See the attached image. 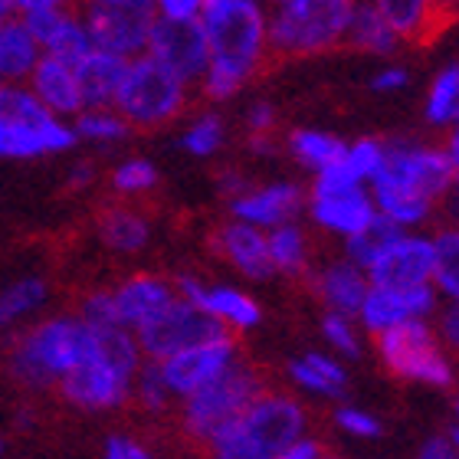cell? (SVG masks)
I'll return each instance as SVG.
<instances>
[{"label": "cell", "mask_w": 459, "mask_h": 459, "mask_svg": "<svg viewBox=\"0 0 459 459\" xmlns=\"http://www.w3.org/2000/svg\"><path fill=\"white\" fill-rule=\"evenodd\" d=\"M358 0H273L269 49L279 59L322 56L348 37Z\"/></svg>", "instance_id": "cell-4"}, {"label": "cell", "mask_w": 459, "mask_h": 459, "mask_svg": "<svg viewBox=\"0 0 459 459\" xmlns=\"http://www.w3.org/2000/svg\"><path fill=\"white\" fill-rule=\"evenodd\" d=\"M374 286H420L433 282V233L423 230H394L368 266Z\"/></svg>", "instance_id": "cell-17"}, {"label": "cell", "mask_w": 459, "mask_h": 459, "mask_svg": "<svg viewBox=\"0 0 459 459\" xmlns=\"http://www.w3.org/2000/svg\"><path fill=\"white\" fill-rule=\"evenodd\" d=\"M437 211H440L443 223H453L459 227V181H453L446 191H443L440 204H437Z\"/></svg>", "instance_id": "cell-51"}, {"label": "cell", "mask_w": 459, "mask_h": 459, "mask_svg": "<svg viewBox=\"0 0 459 459\" xmlns=\"http://www.w3.org/2000/svg\"><path fill=\"white\" fill-rule=\"evenodd\" d=\"M191 89L181 76L161 66L154 56H132L115 92V112L132 125V132H158L168 128L187 112Z\"/></svg>", "instance_id": "cell-5"}, {"label": "cell", "mask_w": 459, "mask_h": 459, "mask_svg": "<svg viewBox=\"0 0 459 459\" xmlns=\"http://www.w3.org/2000/svg\"><path fill=\"white\" fill-rule=\"evenodd\" d=\"M158 184H161V174L148 158H125L108 174V187L118 201H142L158 191Z\"/></svg>", "instance_id": "cell-36"}, {"label": "cell", "mask_w": 459, "mask_h": 459, "mask_svg": "<svg viewBox=\"0 0 459 459\" xmlns=\"http://www.w3.org/2000/svg\"><path fill=\"white\" fill-rule=\"evenodd\" d=\"M178 286V296L191 299L194 306H201L207 316L230 332V335H247L263 322V306L253 292H247L243 286H233V282H204L201 276H184L174 279Z\"/></svg>", "instance_id": "cell-15"}, {"label": "cell", "mask_w": 459, "mask_h": 459, "mask_svg": "<svg viewBox=\"0 0 459 459\" xmlns=\"http://www.w3.org/2000/svg\"><path fill=\"white\" fill-rule=\"evenodd\" d=\"M423 118L430 128H450L459 118V63L443 66L430 79L423 96Z\"/></svg>", "instance_id": "cell-32"}, {"label": "cell", "mask_w": 459, "mask_h": 459, "mask_svg": "<svg viewBox=\"0 0 459 459\" xmlns=\"http://www.w3.org/2000/svg\"><path fill=\"white\" fill-rule=\"evenodd\" d=\"M221 332L223 328L201 306L178 296L171 306L161 308L154 318H148L142 328H134V338H138L142 354L148 361H161L168 354L181 351V348H187L194 342H204V338L221 335Z\"/></svg>", "instance_id": "cell-11"}, {"label": "cell", "mask_w": 459, "mask_h": 459, "mask_svg": "<svg viewBox=\"0 0 459 459\" xmlns=\"http://www.w3.org/2000/svg\"><path fill=\"white\" fill-rule=\"evenodd\" d=\"M92 49H96V43H92V33H89L86 20H82V10L66 4V13L56 23V30L49 33L47 43H43V53L66 59V63L76 66L79 59H86Z\"/></svg>", "instance_id": "cell-33"}, {"label": "cell", "mask_w": 459, "mask_h": 459, "mask_svg": "<svg viewBox=\"0 0 459 459\" xmlns=\"http://www.w3.org/2000/svg\"><path fill=\"white\" fill-rule=\"evenodd\" d=\"M239 358H243V354H239L237 335L221 332V335L204 338V342H194V344H187V348H181V351L168 354V358L158 361V368H161L171 394L181 401V397L194 394L207 381H213L217 374H223L230 364L239 361Z\"/></svg>", "instance_id": "cell-14"}, {"label": "cell", "mask_w": 459, "mask_h": 459, "mask_svg": "<svg viewBox=\"0 0 459 459\" xmlns=\"http://www.w3.org/2000/svg\"><path fill=\"white\" fill-rule=\"evenodd\" d=\"M13 10H17V7H13V0H0V23L13 17Z\"/></svg>", "instance_id": "cell-57"}, {"label": "cell", "mask_w": 459, "mask_h": 459, "mask_svg": "<svg viewBox=\"0 0 459 459\" xmlns=\"http://www.w3.org/2000/svg\"><path fill=\"white\" fill-rule=\"evenodd\" d=\"M384 154H387V142H384V138H358V142L344 144L342 161L354 178H361V181L371 184L374 174L381 171Z\"/></svg>", "instance_id": "cell-42"}, {"label": "cell", "mask_w": 459, "mask_h": 459, "mask_svg": "<svg viewBox=\"0 0 459 459\" xmlns=\"http://www.w3.org/2000/svg\"><path fill=\"white\" fill-rule=\"evenodd\" d=\"M161 17H201L207 0H154Z\"/></svg>", "instance_id": "cell-50"}, {"label": "cell", "mask_w": 459, "mask_h": 459, "mask_svg": "<svg viewBox=\"0 0 459 459\" xmlns=\"http://www.w3.org/2000/svg\"><path fill=\"white\" fill-rule=\"evenodd\" d=\"M76 128L59 115H43L33 122L23 118H0V158H39L59 154L76 144Z\"/></svg>", "instance_id": "cell-20"}, {"label": "cell", "mask_w": 459, "mask_h": 459, "mask_svg": "<svg viewBox=\"0 0 459 459\" xmlns=\"http://www.w3.org/2000/svg\"><path fill=\"white\" fill-rule=\"evenodd\" d=\"M306 211V187L296 181H266L247 184L243 191L227 197V213L237 221H247L259 230L279 227L286 221H299Z\"/></svg>", "instance_id": "cell-19"}, {"label": "cell", "mask_w": 459, "mask_h": 459, "mask_svg": "<svg viewBox=\"0 0 459 459\" xmlns=\"http://www.w3.org/2000/svg\"><path fill=\"white\" fill-rule=\"evenodd\" d=\"M308 430V411L299 397L263 387L230 423L213 433L204 450L217 459H282Z\"/></svg>", "instance_id": "cell-2"}, {"label": "cell", "mask_w": 459, "mask_h": 459, "mask_svg": "<svg viewBox=\"0 0 459 459\" xmlns=\"http://www.w3.org/2000/svg\"><path fill=\"white\" fill-rule=\"evenodd\" d=\"M306 211L308 221L322 233L342 239V243L377 221L371 187L368 181L354 178L342 158L328 164L325 171L312 174V187L306 191Z\"/></svg>", "instance_id": "cell-8"}, {"label": "cell", "mask_w": 459, "mask_h": 459, "mask_svg": "<svg viewBox=\"0 0 459 459\" xmlns=\"http://www.w3.org/2000/svg\"><path fill=\"white\" fill-rule=\"evenodd\" d=\"M132 403L142 413H148V417H164V413L174 411L178 397H174L171 387H168V381H164V374H161V368H158V361H148V358H144L142 368L134 371Z\"/></svg>", "instance_id": "cell-35"}, {"label": "cell", "mask_w": 459, "mask_h": 459, "mask_svg": "<svg viewBox=\"0 0 459 459\" xmlns=\"http://www.w3.org/2000/svg\"><path fill=\"white\" fill-rule=\"evenodd\" d=\"M53 4H69V0H13L17 10H30V7H53Z\"/></svg>", "instance_id": "cell-55"}, {"label": "cell", "mask_w": 459, "mask_h": 459, "mask_svg": "<svg viewBox=\"0 0 459 459\" xmlns=\"http://www.w3.org/2000/svg\"><path fill=\"white\" fill-rule=\"evenodd\" d=\"M374 351L391 377L430 391H450L459 381L456 354L446 351L427 318H413L374 335Z\"/></svg>", "instance_id": "cell-6"}, {"label": "cell", "mask_w": 459, "mask_h": 459, "mask_svg": "<svg viewBox=\"0 0 459 459\" xmlns=\"http://www.w3.org/2000/svg\"><path fill=\"white\" fill-rule=\"evenodd\" d=\"M433 289L440 299H459V227L453 223L433 233Z\"/></svg>", "instance_id": "cell-34"}, {"label": "cell", "mask_w": 459, "mask_h": 459, "mask_svg": "<svg viewBox=\"0 0 459 459\" xmlns=\"http://www.w3.org/2000/svg\"><path fill=\"white\" fill-rule=\"evenodd\" d=\"M443 152L450 158V168H453V181H459V122H453L446 128V144H443Z\"/></svg>", "instance_id": "cell-52"}, {"label": "cell", "mask_w": 459, "mask_h": 459, "mask_svg": "<svg viewBox=\"0 0 459 459\" xmlns=\"http://www.w3.org/2000/svg\"><path fill=\"white\" fill-rule=\"evenodd\" d=\"M92 328L79 316H56L33 325L10 348V374L30 391L56 387L59 377L69 374L92 354Z\"/></svg>", "instance_id": "cell-3"}, {"label": "cell", "mask_w": 459, "mask_h": 459, "mask_svg": "<svg viewBox=\"0 0 459 459\" xmlns=\"http://www.w3.org/2000/svg\"><path fill=\"white\" fill-rule=\"evenodd\" d=\"M92 181H96V168L92 164H76L69 171V187L73 191H86V187H92Z\"/></svg>", "instance_id": "cell-53"}, {"label": "cell", "mask_w": 459, "mask_h": 459, "mask_svg": "<svg viewBox=\"0 0 459 459\" xmlns=\"http://www.w3.org/2000/svg\"><path fill=\"white\" fill-rule=\"evenodd\" d=\"M0 453H4V440H0Z\"/></svg>", "instance_id": "cell-58"}, {"label": "cell", "mask_w": 459, "mask_h": 459, "mask_svg": "<svg viewBox=\"0 0 459 459\" xmlns=\"http://www.w3.org/2000/svg\"><path fill=\"white\" fill-rule=\"evenodd\" d=\"M158 17L161 13L154 0H86L82 4V20L92 33V43L128 59L142 56L148 49V37Z\"/></svg>", "instance_id": "cell-10"}, {"label": "cell", "mask_w": 459, "mask_h": 459, "mask_svg": "<svg viewBox=\"0 0 459 459\" xmlns=\"http://www.w3.org/2000/svg\"><path fill=\"white\" fill-rule=\"evenodd\" d=\"M115 308H118V318L122 325L142 328L148 318H154L161 308H168L178 299V286L171 279L158 276V273H134V276L122 279L118 286L112 289Z\"/></svg>", "instance_id": "cell-23"}, {"label": "cell", "mask_w": 459, "mask_h": 459, "mask_svg": "<svg viewBox=\"0 0 459 459\" xmlns=\"http://www.w3.org/2000/svg\"><path fill=\"white\" fill-rule=\"evenodd\" d=\"M433 10L440 13V20L446 17V13H459V0H430Z\"/></svg>", "instance_id": "cell-54"}, {"label": "cell", "mask_w": 459, "mask_h": 459, "mask_svg": "<svg viewBox=\"0 0 459 459\" xmlns=\"http://www.w3.org/2000/svg\"><path fill=\"white\" fill-rule=\"evenodd\" d=\"M417 456H420V459H453V456H456L453 437H450V433H433V437H427V440L420 443Z\"/></svg>", "instance_id": "cell-49"}, {"label": "cell", "mask_w": 459, "mask_h": 459, "mask_svg": "<svg viewBox=\"0 0 459 459\" xmlns=\"http://www.w3.org/2000/svg\"><path fill=\"white\" fill-rule=\"evenodd\" d=\"M211 253L221 259L223 266H230L239 279L247 282H266L276 279L273 263H269V247H266V230L253 227L247 221L227 217L223 223L211 230Z\"/></svg>", "instance_id": "cell-18"}, {"label": "cell", "mask_w": 459, "mask_h": 459, "mask_svg": "<svg viewBox=\"0 0 459 459\" xmlns=\"http://www.w3.org/2000/svg\"><path fill=\"white\" fill-rule=\"evenodd\" d=\"M144 53L171 69L174 76H181L187 86H197L211 63L201 17H158Z\"/></svg>", "instance_id": "cell-13"}, {"label": "cell", "mask_w": 459, "mask_h": 459, "mask_svg": "<svg viewBox=\"0 0 459 459\" xmlns=\"http://www.w3.org/2000/svg\"><path fill=\"white\" fill-rule=\"evenodd\" d=\"M344 144L348 142H342L335 132H325V128H292L286 134V152L308 174H318L325 171L328 164H335L344 154Z\"/></svg>", "instance_id": "cell-30"}, {"label": "cell", "mask_w": 459, "mask_h": 459, "mask_svg": "<svg viewBox=\"0 0 459 459\" xmlns=\"http://www.w3.org/2000/svg\"><path fill=\"white\" fill-rule=\"evenodd\" d=\"M49 289L43 279H20L17 286H10L7 292H0V328L17 322V318L37 312L47 302Z\"/></svg>", "instance_id": "cell-40"}, {"label": "cell", "mask_w": 459, "mask_h": 459, "mask_svg": "<svg viewBox=\"0 0 459 459\" xmlns=\"http://www.w3.org/2000/svg\"><path fill=\"white\" fill-rule=\"evenodd\" d=\"M263 387H266L263 371L239 358L213 381L178 401V430L194 446H207L213 433L233 420Z\"/></svg>", "instance_id": "cell-7"}, {"label": "cell", "mask_w": 459, "mask_h": 459, "mask_svg": "<svg viewBox=\"0 0 459 459\" xmlns=\"http://www.w3.org/2000/svg\"><path fill=\"white\" fill-rule=\"evenodd\" d=\"M243 122H247V134H276L279 128V112L273 102L266 99H256V102H249L247 115H243Z\"/></svg>", "instance_id": "cell-45"}, {"label": "cell", "mask_w": 459, "mask_h": 459, "mask_svg": "<svg viewBox=\"0 0 459 459\" xmlns=\"http://www.w3.org/2000/svg\"><path fill=\"white\" fill-rule=\"evenodd\" d=\"M344 47L358 49V53H364V56L387 59L403 47V39L397 37V30L381 17V10L374 7L371 0H358V4H354V13H351V23H348Z\"/></svg>", "instance_id": "cell-27"}, {"label": "cell", "mask_w": 459, "mask_h": 459, "mask_svg": "<svg viewBox=\"0 0 459 459\" xmlns=\"http://www.w3.org/2000/svg\"><path fill=\"white\" fill-rule=\"evenodd\" d=\"M132 381L134 374L102 361L99 354H89L86 361L59 377L56 387L69 407L86 413H108L132 403Z\"/></svg>", "instance_id": "cell-12"}, {"label": "cell", "mask_w": 459, "mask_h": 459, "mask_svg": "<svg viewBox=\"0 0 459 459\" xmlns=\"http://www.w3.org/2000/svg\"><path fill=\"white\" fill-rule=\"evenodd\" d=\"M292 387L316 401H342L348 391V368L332 351H302L286 364Z\"/></svg>", "instance_id": "cell-24"}, {"label": "cell", "mask_w": 459, "mask_h": 459, "mask_svg": "<svg viewBox=\"0 0 459 459\" xmlns=\"http://www.w3.org/2000/svg\"><path fill=\"white\" fill-rule=\"evenodd\" d=\"M407 86H411V69L401 66V63H384L371 76L374 92H403Z\"/></svg>", "instance_id": "cell-47"}, {"label": "cell", "mask_w": 459, "mask_h": 459, "mask_svg": "<svg viewBox=\"0 0 459 459\" xmlns=\"http://www.w3.org/2000/svg\"><path fill=\"white\" fill-rule=\"evenodd\" d=\"M437 306H440V292L433 289V282H420V286H374L371 282L354 318L361 322L368 335H381L387 328L413 318L430 322Z\"/></svg>", "instance_id": "cell-16"}, {"label": "cell", "mask_w": 459, "mask_h": 459, "mask_svg": "<svg viewBox=\"0 0 459 459\" xmlns=\"http://www.w3.org/2000/svg\"><path fill=\"white\" fill-rule=\"evenodd\" d=\"M322 456H328L325 440H318V437H312V433L306 430L292 446H289L282 459H322Z\"/></svg>", "instance_id": "cell-48"}, {"label": "cell", "mask_w": 459, "mask_h": 459, "mask_svg": "<svg viewBox=\"0 0 459 459\" xmlns=\"http://www.w3.org/2000/svg\"><path fill=\"white\" fill-rule=\"evenodd\" d=\"M306 282L325 312H344V316H358L364 292L371 286L368 273L358 263H351L348 256L328 259L322 266H312Z\"/></svg>", "instance_id": "cell-21"}, {"label": "cell", "mask_w": 459, "mask_h": 459, "mask_svg": "<svg viewBox=\"0 0 459 459\" xmlns=\"http://www.w3.org/2000/svg\"><path fill=\"white\" fill-rule=\"evenodd\" d=\"M450 437H453V446H456V456H459V394H456V407H453V430H450Z\"/></svg>", "instance_id": "cell-56"}, {"label": "cell", "mask_w": 459, "mask_h": 459, "mask_svg": "<svg viewBox=\"0 0 459 459\" xmlns=\"http://www.w3.org/2000/svg\"><path fill=\"white\" fill-rule=\"evenodd\" d=\"M456 122H459V118H456Z\"/></svg>", "instance_id": "cell-59"}, {"label": "cell", "mask_w": 459, "mask_h": 459, "mask_svg": "<svg viewBox=\"0 0 459 459\" xmlns=\"http://www.w3.org/2000/svg\"><path fill=\"white\" fill-rule=\"evenodd\" d=\"M89 328H108V325H122V318H118V308H115V299H112V289H96V292H86L82 302H79V312H76ZM128 328V325H125Z\"/></svg>", "instance_id": "cell-43"}, {"label": "cell", "mask_w": 459, "mask_h": 459, "mask_svg": "<svg viewBox=\"0 0 459 459\" xmlns=\"http://www.w3.org/2000/svg\"><path fill=\"white\" fill-rule=\"evenodd\" d=\"M318 335L328 344V351L338 354L342 361H358L364 354V328L354 316H344V312H322Z\"/></svg>", "instance_id": "cell-38"}, {"label": "cell", "mask_w": 459, "mask_h": 459, "mask_svg": "<svg viewBox=\"0 0 459 459\" xmlns=\"http://www.w3.org/2000/svg\"><path fill=\"white\" fill-rule=\"evenodd\" d=\"M102 453H106L108 459H148L152 456L148 443L138 440V437H128V433H112V437H106Z\"/></svg>", "instance_id": "cell-46"}, {"label": "cell", "mask_w": 459, "mask_h": 459, "mask_svg": "<svg viewBox=\"0 0 459 459\" xmlns=\"http://www.w3.org/2000/svg\"><path fill=\"white\" fill-rule=\"evenodd\" d=\"M273 273L282 279H306L312 269V239L299 221H286L266 230Z\"/></svg>", "instance_id": "cell-26"}, {"label": "cell", "mask_w": 459, "mask_h": 459, "mask_svg": "<svg viewBox=\"0 0 459 459\" xmlns=\"http://www.w3.org/2000/svg\"><path fill=\"white\" fill-rule=\"evenodd\" d=\"M332 423H335L338 433H344V437H351L358 443H371L384 437L381 417L358 407V403H338L335 411H332Z\"/></svg>", "instance_id": "cell-41"}, {"label": "cell", "mask_w": 459, "mask_h": 459, "mask_svg": "<svg viewBox=\"0 0 459 459\" xmlns=\"http://www.w3.org/2000/svg\"><path fill=\"white\" fill-rule=\"evenodd\" d=\"M76 138L96 144H118L132 134V125L115 112V106H86L76 115Z\"/></svg>", "instance_id": "cell-39"}, {"label": "cell", "mask_w": 459, "mask_h": 459, "mask_svg": "<svg viewBox=\"0 0 459 459\" xmlns=\"http://www.w3.org/2000/svg\"><path fill=\"white\" fill-rule=\"evenodd\" d=\"M27 82H30V89H33V96H37L53 115H59V118H76V115L86 108L76 66L66 63V59L43 53V56L37 59L33 73L27 76Z\"/></svg>", "instance_id": "cell-22"}, {"label": "cell", "mask_w": 459, "mask_h": 459, "mask_svg": "<svg viewBox=\"0 0 459 459\" xmlns=\"http://www.w3.org/2000/svg\"><path fill=\"white\" fill-rule=\"evenodd\" d=\"M371 4L397 30L403 43H420L423 37L437 33L440 27V13L433 10L430 0H371Z\"/></svg>", "instance_id": "cell-31"}, {"label": "cell", "mask_w": 459, "mask_h": 459, "mask_svg": "<svg viewBox=\"0 0 459 459\" xmlns=\"http://www.w3.org/2000/svg\"><path fill=\"white\" fill-rule=\"evenodd\" d=\"M99 239L106 243L112 253L134 256L152 243V221L144 217L132 201H118L102 207L96 217Z\"/></svg>", "instance_id": "cell-25"}, {"label": "cell", "mask_w": 459, "mask_h": 459, "mask_svg": "<svg viewBox=\"0 0 459 459\" xmlns=\"http://www.w3.org/2000/svg\"><path fill=\"white\" fill-rule=\"evenodd\" d=\"M178 144H181V152H187L197 161H207L213 154H221V148L227 144V122H223V115L221 112L194 115L191 122L184 125Z\"/></svg>", "instance_id": "cell-37"}, {"label": "cell", "mask_w": 459, "mask_h": 459, "mask_svg": "<svg viewBox=\"0 0 459 459\" xmlns=\"http://www.w3.org/2000/svg\"><path fill=\"white\" fill-rule=\"evenodd\" d=\"M125 66H128V56H118L112 49H99V47L86 59H79L76 76H79V86H82L86 106H112L118 82L125 76Z\"/></svg>", "instance_id": "cell-28"}, {"label": "cell", "mask_w": 459, "mask_h": 459, "mask_svg": "<svg viewBox=\"0 0 459 459\" xmlns=\"http://www.w3.org/2000/svg\"><path fill=\"white\" fill-rule=\"evenodd\" d=\"M201 27L211 47V63L197 89L207 102L223 106L263 73L266 59H273L269 7L266 0H207Z\"/></svg>", "instance_id": "cell-1"}, {"label": "cell", "mask_w": 459, "mask_h": 459, "mask_svg": "<svg viewBox=\"0 0 459 459\" xmlns=\"http://www.w3.org/2000/svg\"><path fill=\"white\" fill-rule=\"evenodd\" d=\"M39 56H43V47L30 33L23 17H10L0 23V79L4 82L27 79Z\"/></svg>", "instance_id": "cell-29"}, {"label": "cell", "mask_w": 459, "mask_h": 459, "mask_svg": "<svg viewBox=\"0 0 459 459\" xmlns=\"http://www.w3.org/2000/svg\"><path fill=\"white\" fill-rule=\"evenodd\" d=\"M450 184H453V168L440 144L391 138L381 171L374 174L368 187L411 191V194H420V197H427V201H433V204H440L443 191H446Z\"/></svg>", "instance_id": "cell-9"}, {"label": "cell", "mask_w": 459, "mask_h": 459, "mask_svg": "<svg viewBox=\"0 0 459 459\" xmlns=\"http://www.w3.org/2000/svg\"><path fill=\"white\" fill-rule=\"evenodd\" d=\"M433 332L443 342V348L459 354V299H440V306L430 318Z\"/></svg>", "instance_id": "cell-44"}]
</instances>
